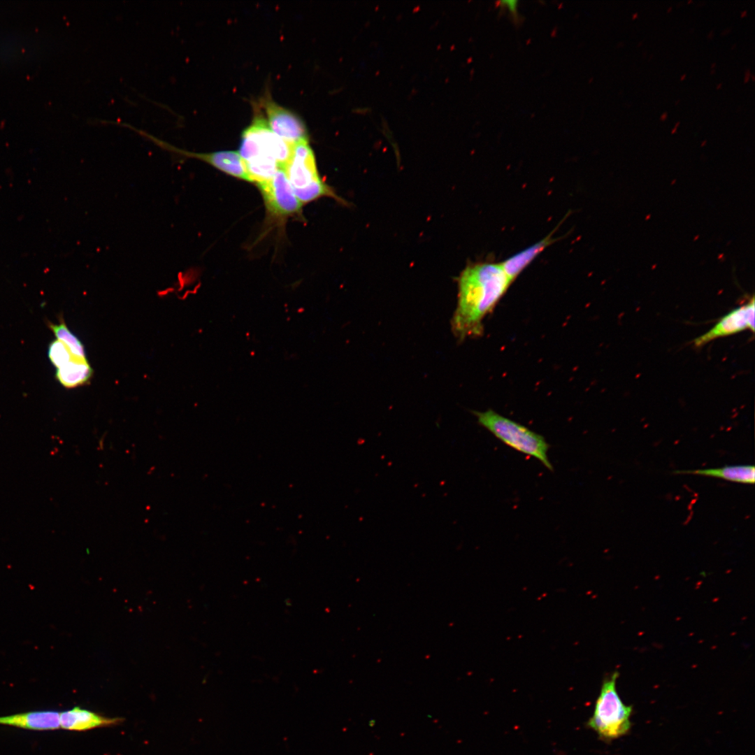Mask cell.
I'll return each instance as SVG.
<instances>
[{
	"label": "cell",
	"instance_id": "17",
	"mask_svg": "<svg viewBox=\"0 0 755 755\" xmlns=\"http://www.w3.org/2000/svg\"><path fill=\"white\" fill-rule=\"evenodd\" d=\"M668 112H667V111H665V112H663V113H662V114H661V115H660V117H659L660 120H661V121H665V120H666V119L668 118Z\"/></svg>",
	"mask_w": 755,
	"mask_h": 755
},
{
	"label": "cell",
	"instance_id": "10",
	"mask_svg": "<svg viewBox=\"0 0 755 755\" xmlns=\"http://www.w3.org/2000/svg\"><path fill=\"white\" fill-rule=\"evenodd\" d=\"M0 724L34 731L55 730L60 728L59 712L43 710L0 717Z\"/></svg>",
	"mask_w": 755,
	"mask_h": 755
},
{
	"label": "cell",
	"instance_id": "11",
	"mask_svg": "<svg viewBox=\"0 0 755 755\" xmlns=\"http://www.w3.org/2000/svg\"><path fill=\"white\" fill-rule=\"evenodd\" d=\"M554 239L552 233L549 234L542 240L516 253L501 263V265L512 282L549 245L552 244Z\"/></svg>",
	"mask_w": 755,
	"mask_h": 755
},
{
	"label": "cell",
	"instance_id": "22",
	"mask_svg": "<svg viewBox=\"0 0 755 755\" xmlns=\"http://www.w3.org/2000/svg\"><path fill=\"white\" fill-rule=\"evenodd\" d=\"M722 82H719L716 85V89H719L722 87Z\"/></svg>",
	"mask_w": 755,
	"mask_h": 755
},
{
	"label": "cell",
	"instance_id": "15",
	"mask_svg": "<svg viewBox=\"0 0 755 755\" xmlns=\"http://www.w3.org/2000/svg\"><path fill=\"white\" fill-rule=\"evenodd\" d=\"M48 357L52 364L57 368L74 358L66 345L58 340H55L50 344Z\"/></svg>",
	"mask_w": 755,
	"mask_h": 755
},
{
	"label": "cell",
	"instance_id": "28",
	"mask_svg": "<svg viewBox=\"0 0 755 755\" xmlns=\"http://www.w3.org/2000/svg\"><path fill=\"white\" fill-rule=\"evenodd\" d=\"M736 45H736V43H733V44H732V45H731V50H733V49H735V47H736Z\"/></svg>",
	"mask_w": 755,
	"mask_h": 755
},
{
	"label": "cell",
	"instance_id": "29",
	"mask_svg": "<svg viewBox=\"0 0 755 755\" xmlns=\"http://www.w3.org/2000/svg\"><path fill=\"white\" fill-rule=\"evenodd\" d=\"M680 121L676 122L675 124V127L677 128L678 126L680 125Z\"/></svg>",
	"mask_w": 755,
	"mask_h": 755
},
{
	"label": "cell",
	"instance_id": "16",
	"mask_svg": "<svg viewBox=\"0 0 755 755\" xmlns=\"http://www.w3.org/2000/svg\"><path fill=\"white\" fill-rule=\"evenodd\" d=\"M751 74H752L751 73V69L749 68H747L745 70V77H744V82L745 83H747V82H749V80L750 79Z\"/></svg>",
	"mask_w": 755,
	"mask_h": 755
},
{
	"label": "cell",
	"instance_id": "23",
	"mask_svg": "<svg viewBox=\"0 0 755 755\" xmlns=\"http://www.w3.org/2000/svg\"><path fill=\"white\" fill-rule=\"evenodd\" d=\"M686 73H683V74H682V76H680V80H684V79L686 78Z\"/></svg>",
	"mask_w": 755,
	"mask_h": 755
},
{
	"label": "cell",
	"instance_id": "21",
	"mask_svg": "<svg viewBox=\"0 0 755 755\" xmlns=\"http://www.w3.org/2000/svg\"><path fill=\"white\" fill-rule=\"evenodd\" d=\"M638 12H635V13H633L632 14V19L633 20H635V19L638 18Z\"/></svg>",
	"mask_w": 755,
	"mask_h": 755
},
{
	"label": "cell",
	"instance_id": "6",
	"mask_svg": "<svg viewBox=\"0 0 755 755\" xmlns=\"http://www.w3.org/2000/svg\"><path fill=\"white\" fill-rule=\"evenodd\" d=\"M268 211L278 216L300 212L302 203L295 195L285 168H279L268 180L257 182Z\"/></svg>",
	"mask_w": 755,
	"mask_h": 755
},
{
	"label": "cell",
	"instance_id": "19",
	"mask_svg": "<svg viewBox=\"0 0 755 755\" xmlns=\"http://www.w3.org/2000/svg\"><path fill=\"white\" fill-rule=\"evenodd\" d=\"M713 36H714V30L712 29L708 32V34L707 35V38L708 39H712Z\"/></svg>",
	"mask_w": 755,
	"mask_h": 755
},
{
	"label": "cell",
	"instance_id": "4",
	"mask_svg": "<svg viewBox=\"0 0 755 755\" xmlns=\"http://www.w3.org/2000/svg\"><path fill=\"white\" fill-rule=\"evenodd\" d=\"M618 677L619 673L614 672L603 681L593 715L587 722V726L606 741L626 735L631 727L633 708L625 705L618 694Z\"/></svg>",
	"mask_w": 755,
	"mask_h": 755
},
{
	"label": "cell",
	"instance_id": "14",
	"mask_svg": "<svg viewBox=\"0 0 755 755\" xmlns=\"http://www.w3.org/2000/svg\"><path fill=\"white\" fill-rule=\"evenodd\" d=\"M49 326L55 333L57 340L62 342L69 350L75 359L86 360L85 352L81 342L68 329L62 319L58 324L50 323Z\"/></svg>",
	"mask_w": 755,
	"mask_h": 755
},
{
	"label": "cell",
	"instance_id": "33",
	"mask_svg": "<svg viewBox=\"0 0 755 755\" xmlns=\"http://www.w3.org/2000/svg\"><path fill=\"white\" fill-rule=\"evenodd\" d=\"M646 55H647V51L645 50L644 52H642V55L645 57H646Z\"/></svg>",
	"mask_w": 755,
	"mask_h": 755
},
{
	"label": "cell",
	"instance_id": "7",
	"mask_svg": "<svg viewBox=\"0 0 755 755\" xmlns=\"http://www.w3.org/2000/svg\"><path fill=\"white\" fill-rule=\"evenodd\" d=\"M265 117L271 130L289 143L308 139L306 127L300 117L279 105L266 93L260 100Z\"/></svg>",
	"mask_w": 755,
	"mask_h": 755
},
{
	"label": "cell",
	"instance_id": "9",
	"mask_svg": "<svg viewBox=\"0 0 755 755\" xmlns=\"http://www.w3.org/2000/svg\"><path fill=\"white\" fill-rule=\"evenodd\" d=\"M122 721V719L106 717L80 707L59 712L60 727L69 731H87L115 725Z\"/></svg>",
	"mask_w": 755,
	"mask_h": 755
},
{
	"label": "cell",
	"instance_id": "13",
	"mask_svg": "<svg viewBox=\"0 0 755 755\" xmlns=\"http://www.w3.org/2000/svg\"><path fill=\"white\" fill-rule=\"evenodd\" d=\"M93 371L87 360L73 358L57 368L56 378L66 388H73L87 383Z\"/></svg>",
	"mask_w": 755,
	"mask_h": 755
},
{
	"label": "cell",
	"instance_id": "24",
	"mask_svg": "<svg viewBox=\"0 0 755 755\" xmlns=\"http://www.w3.org/2000/svg\"><path fill=\"white\" fill-rule=\"evenodd\" d=\"M716 66H717V64H716V62H712V63L711 64V65H710V68H711V69H715Z\"/></svg>",
	"mask_w": 755,
	"mask_h": 755
},
{
	"label": "cell",
	"instance_id": "8",
	"mask_svg": "<svg viewBox=\"0 0 755 755\" xmlns=\"http://www.w3.org/2000/svg\"><path fill=\"white\" fill-rule=\"evenodd\" d=\"M754 297L725 315L708 331L696 338L693 344L700 347L714 339L738 333L747 329L754 332Z\"/></svg>",
	"mask_w": 755,
	"mask_h": 755
},
{
	"label": "cell",
	"instance_id": "2",
	"mask_svg": "<svg viewBox=\"0 0 755 755\" xmlns=\"http://www.w3.org/2000/svg\"><path fill=\"white\" fill-rule=\"evenodd\" d=\"M251 124L241 136L239 154L250 182L270 180L277 170L288 163L294 143L286 142L269 127L261 106L253 105Z\"/></svg>",
	"mask_w": 755,
	"mask_h": 755
},
{
	"label": "cell",
	"instance_id": "35",
	"mask_svg": "<svg viewBox=\"0 0 755 755\" xmlns=\"http://www.w3.org/2000/svg\"><path fill=\"white\" fill-rule=\"evenodd\" d=\"M692 2H693V0H688V1H687V3H692Z\"/></svg>",
	"mask_w": 755,
	"mask_h": 755
},
{
	"label": "cell",
	"instance_id": "1",
	"mask_svg": "<svg viewBox=\"0 0 755 755\" xmlns=\"http://www.w3.org/2000/svg\"><path fill=\"white\" fill-rule=\"evenodd\" d=\"M511 283L501 263H477L466 266L458 279V303L452 322L454 334L461 340L480 335L482 319Z\"/></svg>",
	"mask_w": 755,
	"mask_h": 755
},
{
	"label": "cell",
	"instance_id": "20",
	"mask_svg": "<svg viewBox=\"0 0 755 755\" xmlns=\"http://www.w3.org/2000/svg\"><path fill=\"white\" fill-rule=\"evenodd\" d=\"M747 15V10H744L741 11V13H740V17H746Z\"/></svg>",
	"mask_w": 755,
	"mask_h": 755
},
{
	"label": "cell",
	"instance_id": "12",
	"mask_svg": "<svg viewBox=\"0 0 755 755\" xmlns=\"http://www.w3.org/2000/svg\"><path fill=\"white\" fill-rule=\"evenodd\" d=\"M675 474H693L717 477L742 484H754L755 468L753 465L726 466L721 468L696 470H677Z\"/></svg>",
	"mask_w": 755,
	"mask_h": 755
},
{
	"label": "cell",
	"instance_id": "32",
	"mask_svg": "<svg viewBox=\"0 0 755 755\" xmlns=\"http://www.w3.org/2000/svg\"><path fill=\"white\" fill-rule=\"evenodd\" d=\"M652 57H653V55H652V54H651V55H649V57H648V60H649V61H650V60H651V59H652Z\"/></svg>",
	"mask_w": 755,
	"mask_h": 755
},
{
	"label": "cell",
	"instance_id": "3",
	"mask_svg": "<svg viewBox=\"0 0 755 755\" xmlns=\"http://www.w3.org/2000/svg\"><path fill=\"white\" fill-rule=\"evenodd\" d=\"M478 423L496 438L510 447L540 461L545 467L553 470L547 456L549 445L545 438L492 410L474 411Z\"/></svg>",
	"mask_w": 755,
	"mask_h": 755
},
{
	"label": "cell",
	"instance_id": "5",
	"mask_svg": "<svg viewBox=\"0 0 755 755\" xmlns=\"http://www.w3.org/2000/svg\"><path fill=\"white\" fill-rule=\"evenodd\" d=\"M285 169L294 192L301 203L322 196L336 198L319 178L314 153L308 139L293 144L291 157Z\"/></svg>",
	"mask_w": 755,
	"mask_h": 755
},
{
	"label": "cell",
	"instance_id": "25",
	"mask_svg": "<svg viewBox=\"0 0 755 755\" xmlns=\"http://www.w3.org/2000/svg\"><path fill=\"white\" fill-rule=\"evenodd\" d=\"M677 127H673V129H671V134H675V132L677 131Z\"/></svg>",
	"mask_w": 755,
	"mask_h": 755
},
{
	"label": "cell",
	"instance_id": "18",
	"mask_svg": "<svg viewBox=\"0 0 755 755\" xmlns=\"http://www.w3.org/2000/svg\"><path fill=\"white\" fill-rule=\"evenodd\" d=\"M731 30H732L731 27H727V28H725V29H724V30H723V31H722L721 32V36H724V35H726V34H729V33H730V32L731 31Z\"/></svg>",
	"mask_w": 755,
	"mask_h": 755
},
{
	"label": "cell",
	"instance_id": "30",
	"mask_svg": "<svg viewBox=\"0 0 755 755\" xmlns=\"http://www.w3.org/2000/svg\"><path fill=\"white\" fill-rule=\"evenodd\" d=\"M643 42H644V41H643V40L640 41V42H639V43H638L637 44V46H640V45H642V44L643 43Z\"/></svg>",
	"mask_w": 755,
	"mask_h": 755
},
{
	"label": "cell",
	"instance_id": "31",
	"mask_svg": "<svg viewBox=\"0 0 755 755\" xmlns=\"http://www.w3.org/2000/svg\"><path fill=\"white\" fill-rule=\"evenodd\" d=\"M750 78H751V79H752V80H755V76H754V75H753V74H751V76H750Z\"/></svg>",
	"mask_w": 755,
	"mask_h": 755
},
{
	"label": "cell",
	"instance_id": "36",
	"mask_svg": "<svg viewBox=\"0 0 755 755\" xmlns=\"http://www.w3.org/2000/svg\"><path fill=\"white\" fill-rule=\"evenodd\" d=\"M693 31H694V28H693V27H692V28L691 29V30H690V32H693Z\"/></svg>",
	"mask_w": 755,
	"mask_h": 755
},
{
	"label": "cell",
	"instance_id": "34",
	"mask_svg": "<svg viewBox=\"0 0 755 755\" xmlns=\"http://www.w3.org/2000/svg\"><path fill=\"white\" fill-rule=\"evenodd\" d=\"M679 102H680V99H677V100H676V101H675V104H677V103H678Z\"/></svg>",
	"mask_w": 755,
	"mask_h": 755
},
{
	"label": "cell",
	"instance_id": "26",
	"mask_svg": "<svg viewBox=\"0 0 755 755\" xmlns=\"http://www.w3.org/2000/svg\"><path fill=\"white\" fill-rule=\"evenodd\" d=\"M672 9H673V6H669V7H668V8H667V13H670V12L671 10H672Z\"/></svg>",
	"mask_w": 755,
	"mask_h": 755
},
{
	"label": "cell",
	"instance_id": "27",
	"mask_svg": "<svg viewBox=\"0 0 755 755\" xmlns=\"http://www.w3.org/2000/svg\"><path fill=\"white\" fill-rule=\"evenodd\" d=\"M715 72H716V69H712L710 70V74H711V75H712V74L715 73Z\"/></svg>",
	"mask_w": 755,
	"mask_h": 755
}]
</instances>
